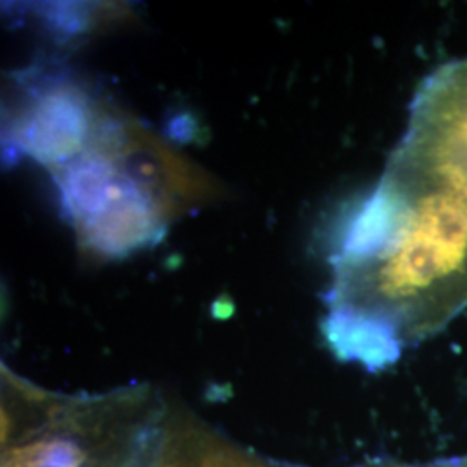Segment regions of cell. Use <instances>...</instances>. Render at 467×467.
Wrapping results in <instances>:
<instances>
[{
    "label": "cell",
    "instance_id": "cell-1",
    "mask_svg": "<svg viewBox=\"0 0 467 467\" xmlns=\"http://www.w3.org/2000/svg\"><path fill=\"white\" fill-rule=\"evenodd\" d=\"M384 182L467 285V90L422 80Z\"/></svg>",
    "mask_w": 467,
    "mask_h": 467
},
{
    "label": "cell",
    "instance_id": "cell-2",
    "mask_svg": "<svg viewBox=\"0 0 467 467\" xmlns=\"http://www.w3.org/2000/svg\"><path fill=\"white\" fill-rule=\"evenodd\" d=\"M87 118L73 96H46L30 113L21 130V144L32 156L52 161L77 150L84 139Z\"/></svg>",
    "mask_w": 467,
    "mask_h": 467
},
{
    "label": "cell",
    "instance_id": "cell-3",
    "mask_svg": "<svg viewBox=\"0 0 467 467\" xmlns=\"http://www.w3.org/2000/svg\"><path fill=\"white\" fill-rule=\"evenodd\" d=\"M84 451L73 440L52 438L9 451L2 467H84Z\"/></svg>",
    "mask_w": 467,
    "mask_h": 467
},
{
    "label": "cell",
    "instance_id": "cell-4",
    "mask_svg": "<svg viewBox=\"0 0 467 467\" xmlns=\"http://www.w3.org/2000/svg\"><path fill=\"white\" fill-rule=\"evenodd\" d=\"M165 467H181V466H165ZM189 467H268L262 464L260 461L253 459L250 455L243 453V451H213L201 457L200 462L196 466Z\"/></svg>",
    "mask_w": 467,
    "mask_h": 467
},
{
    "label": "cell",
    "instance_id": "cell-5",
    "mask_svg": "<svg viewBox=\"0 0 467 467\" xmlns=\"http://www.w3.org/2000/svg\"><path fill=\"white\" fill-rule=\"evenodd\" d=\"M443 464H445V467H467V455L447 459V461H443Z\"/></svg>",
    "mask_w": 467,
    "mask_h": 467
}]
</instances>
